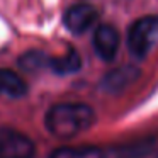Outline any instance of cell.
Here are the masks:
<instances>
[{"mask_svg":"<svg viewBox=\"0 0 158 158\" xmlns=\"http://www.w3.org/2000/svg\"><path fill=\"white\" fill-rule=\"evenodd\" d=\"M95 123V112L82 102L55 104L44 117L46 129L60 139H70L90 129Z\"/></svg>","mask_w":158,"mask_h":158,"instance_id":"6da1fadb","label":"cell"},{"mask_svg":"<svg viewBox=\"0 0 158 158\" xmlns=\"http://www.w3.org/2000/svg\"><path fill=\"white\" fill-rule=\"evenodd\" d=\"M158 43V15H144L129 26L127 48L136 58H144Z\"/></svg>","mask_w":158,"mask_h":158,"instance_id":"7a4b0ae2","label":"cell"},{"mask_svg":"<svg viewBox=\"0 0 158 158\" xmlns=\"http://www.w3.org/2000/svg\"><path fill=\"white\" fill-rule=\"evenodd\" d=\"M34 143L12 127H0V158H34Z\"/></svg>","mask_w":158,"mask_h":158,"instance_id":"3957f363","label":"cell"},{"mask_svg":"<svg viewBox=\"0 0 158 158\" xmlns=\"http://www.w3.org/2000/svg\"><path fill=\"white\" fill-rule=\"evenodd\" d=\"M97 9L90 4H75L65 12V22L66 29L73 34H82L87 29H90L97 21Z\"/></svg>","mask_w":158,"mask_h":158,"instance_id":"277c9868","label":"cell"},{"mask_svg":"<svg viewBox=\"0 0 158 158\" xmlns=\"http://www.w3.org/2000/svg\"><path fill=\"white\" fill-rule=\"evenodd\" d=\"M94 49L97 56L104 61H112L116 58V53L119 49V32L110 24H100L94 32Z\"/></svg>","mask_w":158,"mask_h":158,"instance_id":"5b68a950","label":"cell"},{"mask_svg":"<svg viewBox=\"0 0 158 158\" xmlns=\"http://www.w3.org/2000/svg\"><path fill=\"white\" fill-rule=\"evenodd\" d=\"M27 94V85L19 73L7 68H0V97L4 99H21Z\"/></svg>","mask_w":158,"mask_h":158,"instance_id":"8992f818","label":"cell"},{"mask_svg":"<svg viewBox=\"0 0 158 158\" xmlns=\"http://www.w3.org/2000/svg\"><path fill=\"white\" fill-rule=\"evenodd\" d=\"M138 77V72L133 68V66H124V68L114 70L109 75L104 78V89L109 90V92H119V90H124L131 82H134Z\"/></svg>","mask_w":158,"mask_h":158,"instance_id":"52a82bcc","label":"cell"},{"mask_svg":"<svg viewBox=\"0 0 158 158\" xmlns=\"http://www.w3.org/2000/svg\"><path fill=\"white\" fill-rule=\"evenodd\" d=\"M48 66L58 75H68V73L78 72L82 66V60L75 49H68V53H65V55L58 56V58H51L48 61Z\"/></svg>","mask_w":158,"mask_h":158,"instance_id":"ba28073f","label":"cell"},{"mask_svg":"<svg viewBox=\"0 0 158 158\" xmlns=\"http://www.w3.org/2000/svg\"><path fill=\"white\" fill-rule=\"evenodd\" d=\"M49 158H104V151L97 146H63L56 148Z\"/></svg>","mask_w":158,"mask_h":158,"instance_id":"9c48e42d","label":"cell"},{"mask_svg":"<svg viewBox=\"0 0 158 158\" xmlns=\"http://www.w3.org/2000/svg\"><path fill=\"white\" fill-rule=\"evenodd\" d=\"M48 61L49 58H46V55L43 51H38V49H32V51H26L24 55L19 58V66H21L22 72H27V73H32V72H39V70L46 68L48 66Z\"/></svg>","mask_w":158,"mask_h":158,"instance_id":"30bf717a","label":"cell"}]
</instances>
